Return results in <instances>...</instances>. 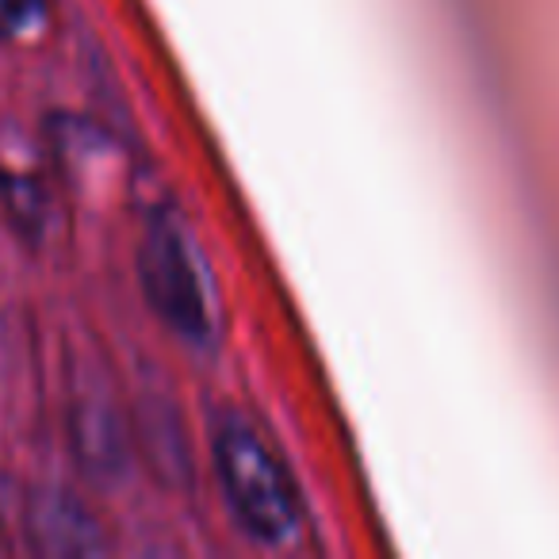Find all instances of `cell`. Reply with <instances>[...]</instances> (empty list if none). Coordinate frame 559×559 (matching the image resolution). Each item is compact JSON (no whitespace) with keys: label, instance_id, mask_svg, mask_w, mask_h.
<instances>
[{"label":"cell","instance_id":"6da1fadb","mask_svg":"<svg viewBox=\"0 0 559 559\" xmlns=\"http://www.w3.org/2000/svg\"><path fill=\"white\" fill-rule=\"evenodd\" d=\"M218 483L230 513L257 544H284L299 528V495L264 433L241 411H218L211 429Z\"/></svg>","mask_w":559,"mask_h":559},{"label":"cell","instance_id":"7a4b0ae2","mask_svg":"<svg viewBox=\"0 0 559 559\" xmlns=\"http://www.w3.org/2000/svg\"><path fill=\"white\" fill-rule=\"evenodd\" d=\"M139 276L154 314L188 345H211L218 330V304L211 272L192 230L173 211L146 223L139 249Z\"/></svg>","mask_w":559,"mask_h":559},{"label":"cell","instance_id":"3957f363","mask_svg":"<svg viewBox=\"0 0 559 559\" xmlns=\"http://www.w3.org/2000/svg\"><path fill=\"white\" fill-rule=\"evenodd\" d=\"M47 24V0H0V39H35Z\"/></svg>","mask_w":559,"mask_h":559}]
</instances>
